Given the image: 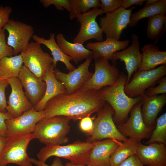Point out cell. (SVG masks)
Masks as SVG:
<instances>
[{
    "label": "cell",
    "instance_id": "cell-1",
    "mask_svg": "<svg viewBox=\"0 0 166 166\" xmlns=\"http://www.w3.org/2000/svg\"><path fill=\"white\" fill-rule=\"evenodd\" d=\"M105 102L98 91L78 90L53 97L47 102L44 110L46 117L63 116L76 121L99 111Z\"/></svg>",
    "mask_w": 166,
    "mask_h": 166
},
{
    "label": "cell",
    "instance_id": "cell-2",
    "mask_svg": "<svg viewBox=\"0 0 166 166\" xmlns=\"http://www.w3.org/2000/svg\"><path fill=\"white\" fill-rule=\"evenodd\" d=\"M127 79V75L123 73H120L118 79L113 85L104 87L99 91L105 101L113 109L114 112L113 120L117 125L127 121L132 109L142 99V96L131 98L126 94L124 88Z\"/></svg>",
    "mask_w": 166,
    "mask_h": 166
},
{
    "label": "cell",
    "instance_id": "cell-3",
    "mask_svg": "<svg viewBox=\"0 0 166 166\" xmlns=\"http://www.w3.org/2000/svg\"><path fill=\"white\" fill-rule=\"evenodd\" d=\"M95 144L93 142L77 140L66 145H46L37 155L39 161L45 163L49 157L55 156L68 160L77 165H87L88 159Z\"/></svg>",
    "mask_w": 166,
    "mask_h": 166
},
{
    "label": "cell",
    "instance_id": "cell-4",
    "mask_svg": "<svg viewBox=\"0 0 166 166\" xmlns=\"http://www.w3.org/2000/svg\"><path fill=\"white\" fill-rule=\"evenodd\" d=\"M70 120L63 116L45 117L37 123L33 133L34 139L46 145L66 143L69 139Z\"/></svg>",
    "mask_w": 166,
    "mask_h": 166
},
{
    "label": "cell",
    "instance_id": "cell-5",
    "mask_svg": "<svg viewBox=\"0 0 166 166\" xmlns=\"http://www.w3.org/2000/svg\"><path fill=\"white\" fill-rule=\"evenodd\" d=\"M34 139L33 133L6 137L0 153V166H6L10 163L19 166H32L27 149L30 142Z\"/></svg>",
    "mask_w": 166,
    "mask_h": 166
},
{
    "label": "cell",
    "instance_id": "cell-6",
    "mask_svg": "<svg viewBox=\"0 0 166 166\" xmlns=\"http://www.w3.org/2000/svg\"><path fill=\"white\" fill-rule=\"evenodd\" d=\"M114 113L112 107L106 101L99 111L93 123L90 136L88 138L86 141L93 142L104 139H113L123 142L128 139L117 129L113 120Z\"/></svg>",
    "mask_w": 166,
    "mask_h": 166
},
{
    "label": "cell",
    "instance_id": "cell-7",
    "mask_svg": "<svg viewBox=\"0 0 166 166\" xmlns=\"http://www.w3.org/2000/svg\"><path fill=\"white\" fill-rule=\"evenodd\" d=\"M94 59V72L79 91L93 90L99 91L104 87L113 85L119 78L120 73L118 69L114 65H110L108 59L101 57Z\"/></svg>",
    "mask_w": 166,
    "mask_h": 166
},
{
    "label": "cell",
    "instance_id": "cell-8",
    "mask_svg": "<svg viewBox=\"0 0 166 166\" xmlns=\"http://www.w3.org/2000/svg\"><path fill=\"white\" fill-rule=\"evenodd\" d=\"M21 54L24 65L38 77L42 78L44 74L52 66L53 58L42 49L41 44L30 42Z\"/></svg>",
    "mask_w": 166,
    "mask_h": 166
},
{
    "label": "cell",
    "instance_id": "cell-9",
    "mask_svg": "<svg viewBox=\"0 0 166 166\" xmlns=\"http://www.w3.org/2000/svg\"><path fill=\"white\" fill-rule=\"evenodd\" d=\"M133 74L129 82L125 86V93L131 98L142 96L146 89L166 75V64L149 70L136 71Z\"/></svg>",
    "mask_w": 166,
    "mask_h": 166
},
{
    "label": "cell",
    "instance_id": "cell-10",
    "mask_svg": "<svg viewBox=\"0 0 166 166\" xmlns=\"http://www.w3.org/2000/svg\"><path fill=\"white\" fill-rule=\"evenodd\" d=\"M141 100L131 109L130 115L124 123L117 125L119 131L124 136L137 142L143 139H149L155 126L148 127L144 124L142 117Z\"/></svg>",
    "mask_w": 166,
    "mask_h": 166
},
{
    "label": "cell",
    "instance_id": "cell-11",
    "mask_svg": "<svg viewBox=\"0 0 166 166\" xmlns=\"http://www.w3.org/2000/svg\"><path fill=\"white\" fill-rule=\"evenodd\" d=\"M105 14L99 8H93L77 16V20L80 24L78 34L73 40V43L83 44L86 41L95 39L99 42L103 41V31L96 21L97 18Z\"/></svg>",
    "mask_w": 166,
    "mask_h": 166
},
{
    "label": "cell",
    "instance_id": "cell-12",
    "mask_svg": "<svg viewBox=\"0 0 166 166\" xmlns=\"http://www.w3.org/2000/svg\"><path fill=\"white\" fill-rule=\"evenodd\" d=\"M3 29L8 32L7 43L13 49L14 55L25 50L34 34L31 26L13 19H10Z\"/></svg>",
    "mask_w": 166,
    "mask_h": 166
},
{
    "label": "cell",
    "instance_id": "cell-13",
    "mask_svg": "<svg viewBox=\"0 0 166 166\" xmlns=\"http://www.w3.org/2000/svg\"><path fill=\"white\" fill-rule=\"evenodd\" d=\"M135 8L125 9L121 7L100 18V26L106 38L119 40L123 30L128 26L132 11Z\"/></svg>",
    "mask_w": 166,
    "mask_h": 166
},
{
    "label": "cell",
    "instance_id": "cell-14",
    "mask_svg": "<svg viewBox=\"0 0 166 166\" xmlns=\"http://www.w3.org/2000/svg\"><path fill=\"white\" fill-rule=\"evenodd\" d=\"M92 57L86 59L85 61L77 68L68 73L60 71L57 69H54V73L56 79L64 86L66 94L75 93L93 75L89 70Z\"/></svg>",
    "mask_w": 166,
    "mask_h": 166
},
{
    "label": "cell",
    "instance_id": "cell-15",
    "mask_svg": "<svg viewBox=\"0 0 166 166\" xmlns=\"http://www.w3.org/2000/svg\"><path fill=\"white\" fill-rule=\"evenodd\" d=\"M45 117L44 110L37 111L34 108L17 117L6 120V137L33 133L38 122Z\"/></svg>",
    "mask_w": 166,
    "mask_h": 166
},
{
    "label": "cell",
    "instance_id": "cell-16",
    "mask_svg": "<svg viewBox=\"0 0 166 166\" xmlns=\"http://www.w3.org/2000/svg\"><path fill=\"white\" fill-rule=\"evenodd\" d=\"M11 92L7 102V112L13 118H16L24 113L34 109L23 90L21 82L18 77L7 79Z\"/></svg>",
    "mask_w": 166,
    "mask_h": 166
},
{
    "label": "cell",
    "instance_id": "cell-17",
    "mask_svg": "<svg viewBox=\"0 0 166 166\" xmlns=\"http://www.w3.org/2000/svg\"><path fill=\"white\" fill-rule=\"evenodd\" d=\"M131 45L122 51L115 53L111 59L113 62L119 59L124 62L127 72L126 85L130 81L132 75L139 69L142 58V53L140 50L139 36L134 33L131 35Z\"/></svg>",
    "mask_w": 166,
    "mask_h": 166
},
{
    "label": "cell",
    "instance_id": "cell-18",
    "mask_svg": "<svg viewBox=\"0 0 166 166\" xmlns=\"http://www.w3.org/2000/svg\"><path fill=\"white\" fill-rule=\"evenodd\" d=\"M18 77L24 89L26 96L34 108L44 95L45 83L42 78L36 76L24 65Z\"/></svg>",
    "mask_w": 166,
    "mask_h": 166
},
{
    "label": "cell",
    "instance_id": "cell-19",
    "mask_svg": "<svg viewBox=\"0 0 166 166\" xmlns=\"http://www.w3.org/2000/svg\"><path fill=\"white\" fill-rule=\"evenodd\" d=\"M136 155L146 166H166V147L163 144L145 145L138 142Z\"/></svg>",
    "mask_w": 166,
    "mask_h": 166
},
{
    "label": "cell",
    "instance_id": "cell-20",
    "mask_svg": "<svg viewBox=\"0 0 166 166\" xmlns=\"http://www.w3.org/2000/svg\"><path fill=\"white\" fill-rule=\"evenodd\" d=\"M122 143L113 139L95 141L88 159L87 165L110 166L112 154Z\"/></svg>",
    "mask_w": 166,
    "mask_h": 166
},
{
    "label": "cell",
    "instance_id": "cell-21",
    "mask_svg": "<svg viewBox=\"0 0 166 166\" xmlns=\"http://www.w3.org/2000/svg\"><path fill=\"white\" fill-rule=\"evenodd\" d=\"M129 43L128 40L120 41L106 38L101 42H88L86 48L93 52L92 59L104 57L111 60L115 53L125 49Z\"/></svg>",
    "mask_w": 166,
    "mask_h": 166
},
{
    "label": "cell",
    "instance_id": "cell-22",
    "mask_svg": "<svg viewBox=\"0 0 166 166\" xmlns=\"http://www.w3.org/2000/svg\"><path fill=\"white\" fill-rule=\"evenodd\" d=\"M142 97L141 113L143 121L148 127L154 126L156 117L166 103V94Z\"/></svg>",
    "mask_w": 166,
    "mask_h": 166
},
{
    "label": "cell",
    "instance_id": "cell-23",
    "mask_svg": "<svg viewBox=\"0 0 166 166\" xmlns=\"http://www.w3.org/2000/svg\"><path fill=\"white\" fill-rule=\"evenodd\" d=\"M52 66L42 76V79L46 84V89L42 100L34 106L37 111L44 110L47 102L53 97L60 94H66L63 85L56 78Z\"/></svg>",
    "mask_w": 166,
    "mask_h": 166
},
{
    "label": "cell",
    "instance_id": "cell-24",
    "mask_svg": "<svg viewBox=\"0 0 166 166\" xmlns=\"http://www.w3.org/2000/svg\"><path fill=\"white\" fill-rule=\"evenodd\" d=\"M141 62L138 72L154 69L159 65L166 64V51H161L157 46L149 43L141 49Z\"/></svg>",
    "mask_w": 166,
    "mask_h": 166
},
{
    "label": "cell",
    "instance_id": "cell-25",
    "mask_svg": "<svg viewBox=\"0 0 166 166\" xmlns=\"http://www.w3.org/2000/svg\"><path fill=\"white\" fill-rule=\"evenodd\" d=\"M56 39L61 50L71 57L76 64L83 60L92 57L93 53L92 51L87 49L82 44L69 42L65 39L62 33L57 34Z\"/></svg>",
    "mask_w": 166,
    "mask_h": 166
},
{
    "label": "cell",
    "instance_id": "cell-26",
    "mask_svg": "<svg viewBox=\"0 0 166 166\" xmlns=\"http://www.w3.org/2000/svg\"><path fill=\"white\" fill-rule=\"evenodd\" d=\"M49 35L50 38L48 39L35 34L32 38L35 42L44 45L50 51L53 58L52 65L54 69L56 68L57 62L60 61L65 64L69 72L74 70L75 67L70 62L72 60V59L64 53L58 46L55 40V34L50 33Z\"/></svg>",
    "mask_w": 166,
    "mask_h": 166
},
{
    "label": "cell",
    "instance_id": "cell-27",
    "mask_svg": "<svg viewBox=\"0 0 166 166\" xmlns=\"http://www.w3.org/2000/svg\"><path fill=\"white\" fill-rule=\"evenodd\" d=\"M166 13V0H159L156 3L150 5L144 6L137 12L132 14L128 26L133 27L138 22L146 18L162 14L165 15Z\"/></svg>",
    "mask_w": 166,
    "mask_h": 166
},
{
    "label": "cell",
    "instance_id": "cell-28",
    "mask_svg": "<svg viewBox=\"0 0 166 166\" xmlns=\"http://www.w3.org/2000/svg\"><path fill=\"white\" fill-rule=\"evenodd\" d=\"M23 64L20 54L5 57L0 61V75L5 79L18 77Z\"/></svg>",
    "mask_w": 166,
    "mask_h": 166
},
{
    "label": "cell",
    "instance_id": "cell-29",
    "mask_svg": "<svg viewBox=\"0 0 166 166\" xmlns=\"http://www.w3.org/2000/svg\"><path fill=\"white\" fill-rule=\"evenodd\" d=\"M138 143L130 138L122 142L112 154L110 166H119L127 159L135 155Z\"/></svg>",
    "mask_w": 166,
    "mask_h": 166
},
{
    "label": "cell",
    "instance_id": "cell-30",
    "mask_svg": "<svg viewBox=\"0 0 166 166\" xmlns=\"http://www.w3.org/2000/svg\"><path fill=\"white\" fill-rule=\"evenodd\" d=\"M166 22V16L164 15L159 14L149 18L147 30L148 38L157 40L162 33Z\"/></svg>",
    "mask_w": 166,
    "mask_h": 166
},
{
    "label": "cell",
    "instance_id": "cell-31",
    "mask_svg": "<svg viewBox=\"0 0 166 166\" xmlns=\"http://www.w3.org/2000/svg\"><path fill=\"white\" fill-rule=\"evenodd\" d=\"M155 128L152 132L147 144L153 143L166 144V113L160 116L156 120Z\"/></svg>",
    "mask_w": 166,
    "mask_h": 166
},
{
    "label": "cell",
    "instance_id": "cell-32",
    "mask_svg": "<svg viewBox=\"0 0 166 166\" xmlns=\"http://www.w3.org/2000/svg\"><path fill=\"white\" fill-rule=\"evenodd\" d=\"M5 31L3 29L0 30V61L5 57L14 55L13 49L6 42Z\"/></svg>",
    "mask_w": 166,
    "mask_h": 166
},
{
    "label": "cell",
    "instance_id": "cell-33",
    "mask_svg": "<svg viewBox=\"0 0 166 166\" xmlns=\"http://www.w3.org/2000/svg\"><path fill=\"white\" fill-rule=\"evenodd\" d=\"M156 83L159 84L158 85L145 90L144 95L148 97H152L157 95L160 94H166V77H161Z\"/></svg>",
    "mask_w": 166,
    "mask_h": 166
},
{
    "label": "cell",
    "instance_id": "cell-34",
    "mask_svg": "<svg viewBox=\"0 0 166 166\" xmlns=\"http://www.w3.org/2000/svg\"><path fill=\"white\" fill-rule=\"evenodd\" d=\"M101 9L105 14L113 12L121 7L123 0H100Z\"/></svg>",
    "mask_w": 166,
    "mask_h": 166
},
{
    "label": "cell",
    "instance_id": "cell-35",
    "mask_svg": "<svg viewBox=\"0 0 166 166\" xmlns=\"http://www.w3.org/2000/svg\"><path fill=\"white\" fill-rule=\"evenodd\" d=\"M40 2L45 8L53 5L59 10H63L64 8L69 12L71 10L69 0H41Z\"/></svg>",
    "mask_w": 166,
    "mask_h": 166
},
{
    "label": "cell",
    "instance_id": "cell-36",
    "mask_svg": "<svg viewBox=\"0 0 166 166\" xmlns=\"http://www.w3.org/2000/svg\"><path fill=\"white\" fill-rule=\"evenodd\" d=\"M77 2L81 13L86 12L92 8H99L101 6L100 2L99 0H77Z\"/></svg>",
    "mask_w": 166,
    "mask_h": 166
},
{
    "label": "cell",
    "instance_id": "cell-37",
    "mask_svg": "<svg viewBox=\"0 0 166 166\" xmlns=\"http://www.w3.org/2000/svg\"><path fill=\"white\" fill-rule=\"evenodd\" d=\"M9 85L7 79L0 80V112L2 113L7 112L6 108L7 101L6 99L5 90Z\"/></svg>",
    "mask_w": 166,
    "mask_h": 166
},
{
    "label": "cell",
    "instance_id": "cell-38",
    "mask_svg": "<svg viewBox=\"0 0 166 166\" xmlns=\"http://www.w3.org/2000/svg\"><path fill=\"white\" fill-rule=\"evenodd\" d=\"M93 123L92 119L89 116L83 117L80 121V128L82 132L90 135L93 129Z\"/></svg>",
    "mask_w": 166,
    "mask_h": 166
},
{
    "label": "cell",
    "instance_id": "cell-39",
    "mask_svg": "<svg viewBox=\"0 0 166 166\" xmlns=\"http://www.w3.org/2000/svg\"><path fill=\"white\" fill-rule=\"evenodd\" d=\"M12 11V8L9 6H0V30L10 20V16Z\"/></svg>",
    "mask_w": 166,
    "mask_h": 166
},
{
    "label": "cell",
    "instance_id": "cell-40",
    "mask_svg": "<svg viewBox=\"0 0 166 166\" xmlns=\"http://www.w3.org/2000/svg\"><path fill=\"white\" fill-rule=\"evenodd\" d=\"M13 118L11 115L7 112H0V136L6 137L7 128L5 121Z\"/></svg>",
    "mask_w": 166,
    "mask_h": 166
},
{
    "label": "cell",
    "instance_id": "cell-41",
    "mask_svg": "<svg viewBox=\"0 0 166 166\" xmlns=\"http://www.w3.org/2000/svg\"><path fill=\"white\" fill-rule=\"evenodd\" d=\"M119 166H146L144 165L135 154L125 160Z\"/></svg>",
    "mask_w": 166,
    "mask_h": 166
},
{
    "label": "cell",
    "instance_id": "cell-42",
    "mask_svg": "<svg viewBox=\"0 0 166 166\" xmlns=\"http://www.w3.org/2000/svg\"><path fill=\"white\" fill-rule=\"evenodd\" d=\"M31 163L37 166H64L60 158L56 157L51 165H48L33 158H30Z\"/></svg>",
    "mask_w": 166,
    "mask_h": 166
},
{
    "label": "cell",
    "instance_id": "cell-43",
    "mask_svg": "<svg viewBox=\"0 0 166 166\" xmlns=\"http://www.w3.org/2000/svg\"><path fill=\"white\" fill-rule=\"evenodd\" d=\"M71 10L69 12V17L70 20H73L77 18L80 13L78 7L77 0H69Z\"/></svg>",
    "mask_w": 166,
    "mask_h": 166
},
{
    "label": "cell",
    "instance_id": "cell-44",
    "mask_svg": "<svg viewBox=\"0 0 166 166\" xmlns=\"http://www.w3.org/2000/svg\"><path fill=\"white\" fill-rule=\"evenodd\" d=\"M145 0H123L121 7L127 9L133 5L142 6Z\"/></svg>",
    "mask_w": 166,
    "mask_h": 166
},
{
    "label": "cell",
    "instance_id": "cell-45",
    "mask_svg": "<svg viewBox=\"0 0 166 166\" xmlns=\"http://www.w3.org/2000/svg\"><path fill=\"white\" fill-rule=\"evenodd\" d=\"M6 137L0 136V153L4 147Z\"/></svg>",
    "mask_w": 166,
    "mask_h": 166
},
{
    "label": "cell",
    "instance_id": "cell-46",
    "mask_svg": "<svg viewBox=\"0 0 166 166\" xmlns=\"http://www.w3.org/2000/svg\"><path fill=\"white\" fill-rule=\"evenodd\" d=\"M159 0H145L144 2H145L146 4L144 6L152 5L157 2Z\"/></svg>",
    "mask_w": 166,
    "mask_h": 166
},
{
    "label": "cell",
    "instance_id": "cell-47",
    "mask_svg": "<svg viewBox=\"0 0 166 166\" xmlns=\"http://www.w3.org/2000/svg\"><path fill=\"white\" fill-rule=\"evenodd\" d=\"M64 166H95L91 165H77L71 163L70 162H68L64 165Z\"/></svg>",
    "mask_w": 166,
    "mask_h": 166
},
{
    "label": "cell",
    "instance_id": "cell-48",
    "mask_svg": "<svg viewBox=\"0 0 166 166\" xmlns=\"http://www.w3.org/2000/svg\"><path fill=\"white\" fill-rule=\"evenodd\" d=\"M5 79L3 77L0 75V80Z\"/></svg>",
    "mask_w": 166,
    "mask_h": 166
}]
</instances>
